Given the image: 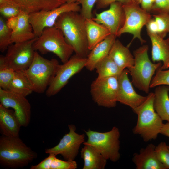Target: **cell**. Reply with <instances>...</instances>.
<instances>
[{"label":"cell","instance_id":"20","mask_svg":"<svg viewBox=\"0 0 169 169\" xmlns=\"http://www.w3.org/2000/svg\"><path fill=\"white\" fill-rule=\"evenodd\" d=\"M116 37L112 34L109 35L90 51L87 57L85 66L87 70H93L97 64L108 55Z\"/></svg>","mask_w":169,"mask_h":169},{"label":"cell","instance_id":"9","mask_svg":"<svg viewBox=\"0 0 169 169\" xmlns=\"http://www.w3.org/2000/svg\"><path fill=\"white\" fill-rule=\"evenodd\" d=\"M79 2L65 3L54 9L43 10L29 14V20L37 37L39 36L46 28L54 26L58 18L63 13L70 11L80 12Z\"/></svg>","mask_w":169,"mask_h":169},{"label":"cell","instance_id":"10","mask_svg":"<svg viewBox=\"0 0 169 169\" xmlns=\"http://www.w3.org/2000/svg\"><path fill=\"white\" fill-rule=\"evenodd\" d=\"M118 89V76L97 78L90 86L93 100L99 106L114 107L117 102Z\"/></svg>","mask_w":169,"mask_h":169},{"label":"cell","instance_id":"24","mask_svg":"<svg viewBox=\"0 0 169 169\" xmlns=\"http://www.w3.org/2000/svg\"><path fill=\"white\" fill-rule=\"evenodd\" d=\"M21 11L29 14L43 10H51L66 3L65 0H14Z\"/></svg>","mask_w":169,"mask_h":169},{"label":"cell","instance_id":"1","mask_svg":"<svg viewBox=\"0 0 169 169\" xmlns=\"http://www.w3.org/2000/svg\"><path fill=\"white\" fill-rule=\"evenodd\" d=\"M85 20L79 12H67L59 16L54 26L62 31L75 54L87 58L90 51L88 48Z\"/></svg>","mask_w":169,"mask_h":169},{"label":"cell","instance_id":"46","mask_svg":"<svg viewBox=\"0 0 169 169\" xmlns=\"http://www.w3.org/2000/svg\"><path fill=\"white\" fill-rule=\"evenodd\" d=\"M166 40L169 43V34L168 37L167 38V39H166Z\"/></svg>","mask_w":169,"mask_h":169},{"label":"cell","instance_id":"30","mask_svg":"<svg viewBox=\"0 0 169 169\" xmlns=\"http://www.w3.org/2000/svg\"><path fill=\"white\" fill-rule=\"evenodd\" d=\"M4 18L0 17V50L3 52L13 44L11 41L12 30L9 29Z\"/></svg>","mask_w":169,"mask_h":169},{"label":"cell","instance_id":"43","mask_svg":"<svg viewBox=\"0 0 169 169\" xmlns=\"http://www.w3.org/2000/svg\"><path fill=\"white\" fill-rule=\"evenodd\" d=\"M16 3L14 0H0V4L6 3Z\"/></svg>","mask_w":169,"mask_h":169},{"label":"cell","instance_id":"16","mask_svg":"<svg viewBox=\"0 0 169 169\" xmlns=\"http://www.w3.org/2000/svg\"><path fill=\"white\" fill-rule=\"evenodd\" d=\"M129 71L125 69L118 76V89L117 101L132 109L141 105L146 98L137 93L128 78Z\"/></svg>","mask_w":169,"mask_h":169},{"label":"cell","instance_id":"44","mask_svg":"<svg viewBox=\"0 0 169 169\" xmlns=\"http://www.w3.org/2000/svg\"><path fill=\"white\" fill-rule=\"evenodd\" d=\"M66 3H70L76 2H79L80 0H65Z\"/></svg>","mask_w":169,"mask_h":169},{"label":"cell","instance_id":"47","mask_svg":"<svg viewBox=\"0 0 169 169\" xmlns=\"http://www.w3.org/2000/svg\"><path fill=\"white\" fill-rule=\"evenodd\" d=\"M168 148L169 149V146H168Z\"/></svg>","mask_w":169,"mask_h":169},{"label":"cell","instance_id":"40","mask_svg":"<svg viewBox=\"0 0 169 169\" xmlns=\"http://www.w3.org/2000/svg\"><path fill=\"white\" fill-rule=\"evenodd\" d=\"M154 0H141V8L149 12L152 11Z\"/></svg>","mask_w":169,"mask_h":169},{"label":"cell","instance_id":"18","mask_svg":"<svg viewBox=\"0 0 169 169\" xmlns=\"http://www.w3.org/2000/svg\"><path fill=\"white\" fill-rule=\"evenodd\" d=\"M151 43V58L154 63L162 61V70L169 68V43L157 33L147 32Z\"/></svg>","mask_w":169,"mask_h":169},{"label":"cell","instance_id":"39","mask_svg":"<svg viewBox=\"0 0 169 169\" xmlns=\"http://www.w3.org/2000/svg\"><path fill=\"white\" fill-rule=\"evenodd\" d=\"M146 26L147 32L158 34V27L157 23L154 18H151L147 23Z\"/></svg>","mask_w":169,"mask_h":169},{"label":"cell","instance_id":"48","mask_svg":"<svg viewBox=\"0 0 169 169\" xmlns=\"http://www.w3.org/2000/svg\"><path fill=\"white\" fill-rule=\"evenodd\" d=\"M168 1L169 4V0H168Z\"/></svg>","mask_w":169,"mask_h":169},{"label":"cell","instance_id":"2","mask_svg":"<svg viewBox=\"0 0 169 169\" xmlns=\"http://www.w3.org/2000/svg\"><path fill=\"white\" fill-rule=\"evenodd\" d=\"M37 156V153L28 147L19 137L2 135L0 138V164L8 168H23Z\"/></svg>","mask_w":169,"mask_h":169},{"label":"cell","instance_id":"4","mask_svg":"<svg viewBox=\"0 0 169 169\" xmlns=\"http://www.w3.org/2000/svg\"><path fill=\"white\" fill-rule=\"evenodd\" d=\"M148 46L145 45L134 50V64L128 68L131 76L132 84L146 93L149 92L150 83L155 72L162 65L161 62L156 64L151 62L148 55Z\"/></svg>","mask_w":169,"mask_h":169},{"label":"cell","instance_id":"29","mask_svg":"<svg viewBox=\"0 0 169 169\" xmlns=\"http://www.w3.org/2000/svg\"><path fill=\"white\" fill-rule=\"evenodd\" d=\"M15 71L5 62L3 56H0V88L8 90Z\"/></svg>","mask_w":169,"mask_h":169},{"label":"cell","instance_id":"14","mask_svg":"<svg viewBox=\"0 0 169 169\" xmlns=\"http://www.w3.org/2000/svg\"><path fill=\"white\" fill-rule=\"evenodd\" d=\"M0 104L7 108L13 109L21 124L26 127L31 117V106L26 97L0 88Z\"/></svg>","mask_w":169,"mask_h":169},{"label":"cell","instance_id":"3","mask_svg":"<svg viewBox=\"0 0 169 169\" xmlns=\"http://www.w3.org/2000/svg\"><path fill=\"white\" fill-rule=\"evenodd\" d=\"M154 92L149 93L144 102L132 109L138 116L133 133L140 135L145 142L156 139L164 124L154 108Z\"/></svg>","mask_w":169,"mask_h":169},{"label":"cell","instance_id":"19","mask_svg":"<svg viewBox=\"0 0 169 169\" xmlns=\"http://www.w3.org/2000/svg\"><path fill=\"white\" fill-rule=\"evenodd\" d=\"M21 126L14 110L9 109L0 104V129L3 135L19 137Z\"/></svg>","mask_w":169,"mask_h":169},{"label":"cell","instance_id":"26","mask_svg":"<svg viewBox=\"0 0 169 169\" xmlns=\"http://www.w3.org/2000/svg\"><path fill=\"white\" fill-rule=\"evenodd\" d=\"M84 161L83 169H104L107 160L92 146L84 144L80 151Z\"/></svg>","mask_w":169,"mask_h":169},{"label":"cell","instance_id":"12","mask_svg":"<svg viewBox=\"0 0 169 169\" xmlns=\"http://www.w3.org/2000/svg\"><path fill=\"white\" fill-rule=\"evenodd\" d=\"M36 38L24 42L13 43L3 56L5 62L15 71L27 69L32 63L35 51L33 44Z\"/></svg>","mask_w":169,"mask_h":169},{"label":"cell","instance_id":"5","mask_svg":"<svg viewBox=\"0 0 169 169\" xmlns=\"http://www.w3.org/2000/svg\"><path fill=\"white\" fill-rule=\"evenodd\" d=\"M33 45L34 50L41 54L53 53L63 63L69 60L74 52L62 31L54 26L45 28L41 35L37 38Z\"/></svg>","mask_w":169,"mask_h":169},{"label":"cell","instance_id":"38","mask_svg":"<svg viewBox=\"0 0 169 169\" xmlns=\"http://www.w3.org/2000/svg\"><path fill=\"white\" fill-rule=\"evenodd\" d=\"M134 0H97L96 3V7L97 9L105 8L114 2H117L122 3L123 5L129 4Z\"/></svg>","mask_w":169,"mask_h":169},{"label":"cell","instance_id":"31","mask_svg":"<svg viewBox=\"0 0 169 169\" xmlns=\"http://www.w3.org/2000/svg\"><path fill=\"white\" fill-rule=\"evenodd\" d=\"M153 16L158 25V34L164 38L169 33V12H160Z\"/></svg>","mask_w":169,"mask_h":169},{"label":"cell","instance_id":"34","mask_svg":"<svg viewBox=\"0 0 169 169\" xmlns=\"http://www.w3.org/2000/svg\"><path fill=\"white\" fill-rule=\"evenodd\" d=\"M21 11L19 7L16 3L0 4L1 15L4 18L7 19L18 16Z\"/></svg>","mask_w":169,"mask_h":169},{"label":"cell","instance_id":"22","mask_svg":"<svg viewBox=\"0 0 169 169\" xmlns=\"http://www.w3.org/2000/svg\"><path fill=\"white\" fill-rule=\"evenodd\" d=\"M108 55L122 71L126 68L132 67L134 64V56L128 47L124 46L119 40H115Z\"/></svg>","mask_w":169,"mask_h":169},{"label":"cell","instance_id":"32","mask_svg":"<svg viewBox=\"0 0 169 169\" xmlns=\"http://www.w3.org/2000/svg\"><path fill=\"white\" fill-rule=\"evenodd\" d=\"M161 85L169 86V69L164 70L158 69L155 76L152 77L150 88H153Z\"/></svg>","mask_w":169,"mask_h":169},{"label":"cell","instance_id":"27","mask_svg":"<svg viewBox=\"0 0 169 169\" xmlns=\"http://www.w3.org/2000/svg\"><path fill=\"white\" fill-rule=\"evenodd\" d=\"M8 90L26 97L33 91L24 70L15 71Z\"/></svg>","mask_w":169,"mask_h":169},{"label":"cell","instance_id":"41","mask_svg":"<svg viewBox=\"0 0 169 169\" xmlns=\"http://www.w3.org/2000/svg\"><path fill=\"white\" fill-rule=\"evenodd\" d=\"M18 22V18L17 16L7 19L6 21V23L8 27L12 31L16 28Z\"/></svg>","mask_w":169,"mask_h":169},{"label":"cell","instance_id":"6","mask_svg":"<svg viewBox=\"0 0 169 169\" xmlns=\"http://www.w3.org/2000/svg\"><path fill=\"white\" fill-rule=\"evenodd\" d=\"M59 64L56 59H46L35 51L32 63L24 70L34 92L42 93L46 90L53 79Z\"/></svg>","mask_w":169,"mask_h":169},{"label":"cell","instance_id":"7","mask_svg":"<svg viewBox=\"0 0 169 169\" xmlns=\"http://www.w3.org/2000/svg\"><path fill=\"white\" fill-rule=\"evenodd\" d=\"M84 131L88 139L83 144L92 146L107 160L116 162L119 160L120 133L118 128L114 126L110 131L104 132L90 129Z\"/></svg>","mask_w":169,"mask_h":169},{"label":"cell","instance_id":"15","mask_svg":"<svg viewBox=\"0 0 169 169\" xmlns=\"http://www.w3.org/2000/svg\"><path fill=\"white\" fill-rule=\"evenodd\" d=\"M110 6L109 9L100 13H96L95 17L92 18L96 23L104 25L111 34L117 37L124 25L125 13L123 5L120 2L113 3Z\"/></svg>","mask_w":169,"mask_h":169},{"label":"cell","instance_id":"36","mask_svg":"<svg viewBox=\"0 0 169 169\" xmlns=\"http://www.w3.org/2000/svg\"><path fill=\"white\" fill-rule=\"evenodd\" d=\"M97 0H80L79 3L81 5L80 14L86 19L92 17V10Z\"/></svg>","mask_w":169,"mask_h":169},{"label":"cell","instance_id":"37","mask_svg":"<svg viewBox=\"0 0 169 169\" xmlns=\"http://www.w3.org/2000/svg\"><path fill=\"white\" fill-rule=\"evenodd\" d=\"M152 11L158 13L169 12V4L168 0H154Z\"/></svg>","mask_w":169,"mask_h":169},{"label":"cell","instance_id":"11","mask_svg":"<svg viewBox=\"0 0 169 169\" xmlns=\"http://www.w3.org/2000/svg\"><path fill=\"white\" fill-rule=\"evenodd\" d=\"M86 60L87 58L75 54L65 63L59 64L53 79L46 90V95L50 97L59 92L70 78L85 67Z\"/></svg>","mask_w":169,"mask_h":169},{"label":"cell","instance_id":"42","mask_svg":"<svg viewBox=\"0 0 169 169\" xmlns=\"http://www.w3.org/2000/svg\"><path fill=\"white\" fill-rule=\"evenodd\" d=\"M160 134L169 137V122L163 124Z\"/></svg>","mask_w":169,"mask_h":169},{"label":"cell","instance_id":"8","mask_svg":"<svg viewBox=\"0 0 169 169\" xmlns=\"http://www.w3.org/2000/svg\"><path fill=\"white\" fill-rule=\"evenodd\" d=\"M123 7L125 14V20L124 25L118 32L117 37L121 34L128 33L133 36L132 41L137 38L141 44L146 41L141 37V30L145 25L151 18L150 13L142 9L139 4L134 1L131 3L125 5Z\"/></svg>","mask_w":169,"mask_h":169},{"label":"cell","instance_id":"23","mask_svg":"<svg viewBox=\"0 0 169 169\" xmlns=\"http://www.w3.org/2000/svg\"><path fill=\"white\" fill-rule=\"evenodd\" d=\"M85 26L88 48L90 51L111 34L105 27L96 23L92 18L85 19Z\"/></svg>","mask_w":169,"mask_h":169},{"label":"cell","instance_id":"13","mask_svg":"<svg viewBox=\"0 0 169 169\" xmlns=\"http://www.w3.org/2000/svg\"><path fill=\"white\" fill-rule=\"evenodd\" d=\"M69 132L65 134L55 146L46 149L47 154L61 155L65 160H74L78 155L81 145L85 142V136L76 132L73 125H68Z\"/></svg>","mask_w":169,"mask_h":169},{"label":"cell","instance_id":"45","mask_svg":"<svg viewBox=\"0 0 169 169\" xmlns=\"http://www.w3.org/2000/svg\"><path fill=\"white\" fill-rule=\"evenodd\" d=\"M134 1L140 4L141 0H134Z\"/></svg>","mask_w":169,"mask_h":169},{"label":"cell","instance_id":"28","mask_svg":"<svg viewBox=\"0 0 169 169\" xmlns=\"http://www.w3.org/2000/svg\"><path fill=\"white\" fill-rule=\"evenodd\" d=\"M95 69L98 78L118 76L122 71L109 55L98 62Z\"/></svg>","mask_w":169,"mask_h":169},{"label":"cell","instance_id":"35","mask_svg":"<svg viewBox=\"0 0 169 169\" xmlns=\"http://www.w3.org/2000/svg\"><path fill=\"white\" fill-rule=\"evenodd\" d=\"M56 155L53 156L50 163V169H75L77 167L74 161H63L59 159Z\"/></svg>","mask_w":169,"mask_h":169},{"label":"cell","instance_id":"17","mask_svg":"<svg viewBox=\"0 0 169 169\" xmlns=\"http://www.w3.org/2000/svg\"><path fill=\"white\" fill-rule=\"evenodd\" d=\"M156 146L148 144L141 149L139 153H135L132 161L136 169H166L159 161L155 152Z\"/></svg>","mask_w":169,"mask_h":169},{"label":"cell","instance_id":"21","mask_svg":"<svg viewBox=\"0 0 169 169\" xmlns=\"http://www.w3.org/2000/svg\"><path fill=\"white\" fill-rule=\"evenodd\" d=\"M18 16V24L15 29L12 31V43L24 42L37 37L29 22V14L21 10Z\"/></svg>","mask_w":169,"mask_h":169},{"label":"cell","instance_id":"33","mask_svg":"<svg viewBox=\"0 0 169 169\" xmlns=\"http://www.w3.org/2000/svg\"><path fill=\"white\" fill-rule=\"evenodd\" d=\"M155 152L159 161L166 167L169 169V149L164 142L159 143L156 146Z\"/></svg>","mask_w":169,"mask_h":169},{"label":"cell","instance_id":"25","mask_svg":"<svg viewBox=\"0 0 169 169\" xmlns=\"http://www.w3.org/2000/svg\"><path fill=\"white\" fill-rule=\"evenodd\" d=\"M169 86L161 85L154 90V109L163 120L169 122Z\"/></svg>","mask_w":169,"mask_h":169}]
</instances>
